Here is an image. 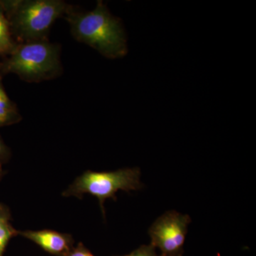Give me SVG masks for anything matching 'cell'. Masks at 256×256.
<instances>
[{"mask_svg":"<svg viewBox=\"0 0 256 256\" xmlns=\"http://www.w3.org/2000/svg\"><path fill=\"white\" fill-rule=\"evenodd\" d=\"M65 18L76 40L106 58L114 60L127 54V38L122 21L111 14L104 2L98 1L95 9L86 12L74 8Z\"/></svg>","mask_w":256,"mask_h":256,"instance_id":"cell-1","label":"cell"},{"mask_svg":"<svg viewBox=\"0 0 256 256\" xmlns=\"http://www.w3.org/2000/svg\"><path fill=\"white\" fill-rule=\"evenodd\" d=\"M18 44L48 40L52 25L74 8L62 0H1Z\"/></svg>","mask_w":256,"mask_h":256,"instance_id":"cell-2","label":"cell"},{"mask_svg":"<svg viewBox=\"0 0 256 256\" xmlns=\"http://www.w3.org/2000/svg\"><path fill=\"white\" fill-rule=\"evenodd\" d=\"M60 54V45L48 40L18 44L0 62V73L16 74L30 82L50 80L62 72Z\"/></svg>","mask_w":256,"mask_h":256,"instance_id":"cell-3","label":"cell"},{"mask_svg":"<svg viewBox=\"0 0 256 256\" xmlns=\"http://www.w3.org/2000/svg\"><path fill=\"white\" fill-rule=\"evenodd\" d=\"M140 170L138 168H126L112 172L88 170L76 178L74 182L62 194L64 196L82 198L89 194L98 200L102 214L105 215L104 203L108 198L116 200V193L140 190Z\"/></svg>","mask_w":256,"mask_h":256,"instance_id":"cell-4","label":"cell"},{"mask_svg":"<svg viewBox=\"0 0 256 256\" xmlns=\"http://www.w3.org/2000/svg\"><path fill=\"white\" fill-rule=\"evenodd\" d=\"M190 222L188 215L175 210L166 212L154 222L149 233L151 245L161 252L160 256H181Z\"/></svg>","mask_w":256,"mask_h":256,"instance_id":"cell-5","label":"cell"},{"mask_svg":"<svg viewBox=\"0 0 256 256\" xmlns=\"http://www.w3.org/2000/svg\"><path fill=\"white\" fill-rule=\"evenodd\" d=\"M18 235L32 240L44 250L54 256H67L74 248L72 236L56 230H18Z\"/></svg>","mask_w":256,"mask_h":256,"instance_id":"cell-6","label":"cell"},{"mask_svg":"<svg viewBox=\"0 0 256 256\" xmlns=\"http://www.w3.org/2000/svg\"><path fill=\"white\" fill-rule=\"evenodd\" d=\"M18 43L12 34L9 21L0 0V57L3 58L14 50Z\"/></svg>","mask_w":256,"mask_h":256,"instance_id":"cell-7","label":"cell"},{"mask_svg":"<svg viewBox=\"0 0 256 256\" xmlns=\"http://www.w3.org/2000/svg\"><path fill=\"white\" fill-rule=\"evenodd\" d=\"M18 235V230L11 224V214L5 205L0 203V256H3L10 240Z\"/></svg>","mask_w":256,"mask_h":256,"instance_id":"cell-8","label":"cell"},{"mask_svg":"<svg viewBox=\"0 0 256 256\" xmlns=\"http://www.w3.org/2000/svg\"><path fill=\"white\" fill-rule=\"evenodd\" d=\"M22 116L18 110H8L0 108V128L18 124Z\"/></svg>","mask_w":256,"mask_h":256,"instance_id":"cell-9","label":"cell"},{"mask_svg":"<svg viewBox=\"0 0 256 256\" xmlns=\"http://www.w3.org/2000/svg\"><path fill=\"white\" fill-rule=\"evenodd\" d=\"M2 76H3L0 73V108L8 109V110H18L16 104L10 98L5 92L2 84Z\"/></svg>","mask_w":256,"mask_h":256,"instance_id":"cell-10","label":"cell"},{"mask_svg":"<svg viewBox=\"0 0 256 256\" xmlns=\"http://www.w3.org/2000/svg\"><path fill=\"white\" fill-rule=\"evenodd\" d=\"M156 248L152 246L151 244L150 245H144L138 248V249L128 255L118 256H160L156 254Z\"/></svg>","mask_w":256,"mask_h":256,"instance_id":"cell-11","label":"cell"},{"mask_svg":"<svg viewBox=\"0 0 256 256\" xmlns=\"http://www.w3.org/2000/svg\"><path fill=\"white\" fill-rule=\"evenodd\" d=\"M10 158H11V151L0 136V170H2L3 165L8 163Z\"/></svg>","mask_w":256,"mask_h":256,"instance_id":"cell-12","label":"cell"},{"mask_svg":"<svg viewBox=\"0 0 256 256\" xmlns=\"http://www.w3.org/2000/svg\"><path fill=\"white\" fill-rule=\"evenodd\" d=\"M67 256H95L88 249L84 246L82 242H79L78 246L73 248Z\"/></svg>","mask_w":256,"mask_h":256,"instance_id":"cell-13","label":"cell"},{"mask_svg":"<svg viewBox=\"0 0 256 256\" xmlns=\"http://www.w3.org/2000/svg\"><path fill=\"white\" fill-rule=\"evenodd\" d=\"M4 174H5L4 172L2 170H0V181H1L2 178L3 176H4Z\"/></svg>","mask_w":256,"mask_h":256,"instance_id":"cell-14","label":"cell"}]
</instances>
